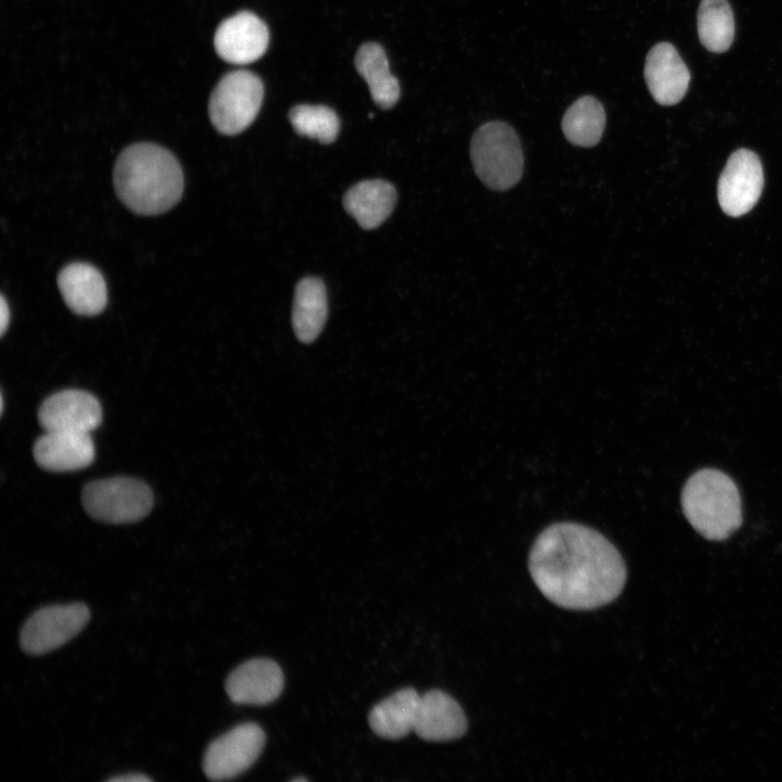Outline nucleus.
Wrapping results in <instances>:
<instances>
[{
	"label": "nucleus",
	"instance_id": "nucleus-1",
	"mask_svg": "<svg viewBox=\"0 0 782 782\" xmlns=\"http://www.w3.org/2000/svg\"><path fill=\"white\" fill-rule=\"evenodd\" d=\"M528 566L548 601L575 610L613 602L627 579L616 546L598 531L577 522H556L544 529L532 544Z\"/></svg>",
	"mask_w": 782,
	"mask_h": 782
},
{
	"label": "nucleus",
	"instance_id": "nucleus-2",
	"mask_svg": "<svg viewBox=\"0 0 782 782\" xmlns=\"http://www.w3.org/2000/svg\"><path fill=\"white\" fill-rule=\"evenodd\" d=\"M113 179L119 200L141 215L167 212L180 200L184 190L178 160L167 149L150 142L123 150L115 162Z\"/></svg>",
	"mask_w": 782,
	"mask_h": 782
},
{
	"label": "nucleus",
	"instance_id": "nucleus-3",
	"mask_svg": "<svg viewBox=\"0 0 782 782\" xmlns=\"http://www.w3.org/2000/svg\"><path fill=\"white\" fill-rule=\"evenodd\" d=\"M681 506L691 526L708 540H724L742 525L739 489L718 469L694 472L682 489Z\"/></svg>",
	"mask_w": 782,
	"mask_h": 782
},
{
	"label": "nucleus",
	"instance_id": "nucleus-4",
	"mask_svg": "<svg viewBox=\"0 0 782 782\" xmlns=\"http://www.w3.org/2000/svg\"><path fill=\"white\" fill-rule=\"evenodd\" d=\"M470 157L480 180L494 190H507L520 179L524 156L514 128L501 121L480 126L470 142Z\"/></svg>",
	"mask_w": 782,
	"mask_h": 782
},
{
	"label": "nucleus",
	"instance_id": "nucleus-5",
	"mask_svg": "<svg viewBox=\"0 0 782 782\" xmlns=\"http://www.w3.org/2000/svg\"><path fill=\"white\" fill-rule=\"evenodd\" d=\"M264 97L261 78L244 70L223 76L209 101V114L214 127L227 136L247 129L255 119Z\"/></svg>",
	"mask_w": 782,
	"mask_h": 782
},
{
	"label": "nucleus",
	"instance_id": "nucleus-6",
	"mask_svg": "<svg viewBox=\"0 0 782 782\" xmlns=\"http://www.w3.org/2000/svg\"><path fill=\"white\" fill-rule=\"evenodd\" d=\"M81 501L86 512L94 519L129 524L149 514L153 494L140 480L115 477L88 483L83 490Z\"/></svg>",
	"mask_w": 782,
	"mask_h": 782
},
{
	"label": "nucleus",
	"instance_id": "nucleus-7",
	"mask_svg": "<svg viewBox=\"0 0 782 782\" xmlns=\"http://www.w3.org/2000/svg\"><path fill=\"white\" fill-rule=\"evenodd\" d=\"M90 619L84 603L59 604L41 607L25 621L20 643L29 655H42L64 645L76 636Z\"/></svg>",
	"mask_w": 782,
	"mask_h": 782
},
{
	"label": "nucleus",
	"instance_id": "nucleus-8",
	"mask_svg": "<svg viewBox=\"0 0 782 782\" xmlns=\"http://www.w3.org/2000/svg\"><path fill=\"white\" fill-rule=\"evenodd\" d=\"M265 744L263 729L254 722L236 726L213 740L203 756V771L210 780L232 779L249 769Z\"/></svg>",
	"mask_w": 782,
	"mask_h": 782
},
{
	"label": "nucleus",
	"instance_id": "nucleus-9",
	"mask_svg": "<svg viewBox=\"0 0 782 782\" xmlns=\"http://www.w3.org/2000/svg\"><path fill=\"white\" fill-rule=\"evenodd\" d=\"M764 187V171L756 153L747 149L734 151L718 181V201L729 216L739 217L757 203Z\"/></svg>",
	"mask_w": 782,
	"mask_h": 782
},
{
	"label": "nucleus",
	"instance_id": "nucleus-10",
	"mask_svg": "<svg viewBox=\"0 0 782 782\" xmlns=\"http://www.w3.org/2000/svg\"><path fill=\"white\" fill-rule=\"evenodd\" d=\"M269 33L266 24L254 13L239 12L217 27L214 47L226 62L244 65L258 60L266 51Z\"/></svg>",
	"mask_w": 782,
	"mask_h": 782
},
{
	"label": "nucleus",
	"instance_id": "nucleus-11",
	"mask_svg": "<svg viewBox=\"0 0 782 782\" xmlns=\"http://www.w3.org/2000/svg\"><path fill=\"white\" fill-rule=\"evenodd\" d=\"M101 419L102 411L97 398L76 389L51 394L38 409V420L45 431L89 433L100 425Z\"/></svg>",
	"mask_w": 782,
	"mask_h": 782
},
{
	"label": "nucleus",
	"instance_id": "nucleus-12",
	"mask_svg": "<svg viewBox=\"0 0 782 782\" xmlns=\"http://www.w3.org/2000/svg\"><path fill=\"white\" fill-rule=\"evenodd\" d=\"M283 688V673L274 660L254 658L234 669L225 683L229 698L237 704L266 705Z\"/></svg>",
	"mask_w": 782,
	"mask_h": 782
},
{
	"label": "nucleus",
	"instance_id": "nucleus-13",
	"mask_svg": "<svg viewBox=\"0 0 782 782\" xmlns=\"http://www.w3.org/2000/svg\"><path fill=\"white\" fill-rule=\"evenodd\" d=\"M644 77L649 93L661 105H673L685 96L690 72L670 42H658L648 52Z\"/></svg>",
	"mask_w": 782,
	"mask_h": 782
},
{
	"label": "nucleus",
	"instance_id": "nucleus-14",
	"mask_svg": "<svg viewBox=\"0 0 782 782\" xmlns=\"http://www.w3.org/2000/svg\"><path fill=\"white\" fill-rule=\"evenodd\" d=\"M467 718L459 704L441 690L420 695L414 731L422 740L445 742L463 736Z\"/></svg>",
	"mask_w": 782,
	"mask_h": 782
},
{
	"label": "nucleus",
	"instance_id": "nucleus-15",
	"mask_svg": "<svg viewBox=\"0 0 782 782\" xmlns=\"http://www.w3.org/2000/svg\"><path fill=\"white\" fill-rule=\"evenodd\" d=\"M36 463L51 471H73L89 466L94 445L89 433L46 431L34 444Z\"/></svg>",
	"mask_w": 782,
	"mask_h": 782
},
{
	"label": "nucleus",
	"instance_id": "nucleus-16",
	"mask_svg": "<svg viewBox=\"0 0 782 782\" xmlns=\"http://www.w3.org/2000/svg\"><path fill=\"white\" fill-rule=\"evenodd\" d=\"M58 286L65 304L75 314L94 316L106 305L104 278L90 264L76 262L64 266L58 275Z\"/></svg>",
	"mask_w": 782,
	"mask_h": 782
},
{
	"label": "nucleus",
	"instance_id": "nucleus-17",
	"mask_svg": "<svg viewBox=\"0 0 782 782\" xmlns=\"http://www.w3.org/2000/svg\"><path fill=\"white\" fill-rule=\"evenodd\" d=\"M395 202L394 186L382 179L361 181L343 197L345 211L365 229L381 225L392 213Z\"/></svg>",
	"mask_w": 782,
	"mask_h": 782
},
{
	"label": "nucleus",
	"instance_id": "nucleus-18",
	"mask_svg": "<svg viewBox=\"0 0 782 782\" xmlns=\"http://www.w3.org/2000/svg\"><path fill=\"white\" fill-rule=\"evenodd\" d=\"M420 695L413 688L396 691L370 710L368 722L380 737L398 740L414 731Z\"/></svg>",
	"mask_w": 782,
	"mask_h": 782
},
{
	"label": "nucleus",
	"instance_id": "nucleus-19",
	"mask_svg": "<svg viewBox=\"0 0 782 782\" xmlns=\"http://www.w3.org/2000/svg\"><path fill=\"white\" fill-rule=\"evenodd\" d=\"M327 293L324 282L316 277L299 281L292 307V327L303 343L313 342L327 319Z\"/></svg>",
	"mask_w": 782,
	"mask_h": 782
},
{
	"label": "nucleus",
	"instance_id": "nucleus-20",
	"mask_svg": "<svg viewBox=\"0 0 782 782\" xmlns=\"http://www.w3.org/2000/svg\"><path fill=\"white\" fill-rule=\"evenodd\" d=\"M355 67L367 83L375 103L391 109L400 98V84L389 70L383 48L377 42H367L360 47L355 56Z\"/></svg>",
	"mask_w": 782,
	"mask_h": 782
},
{
	"label": "nucleus",
	"instance_id": "nucleus-21",
	"mask_svg": "<svg viewBox=\"0 0 782 782\" xmlns=\"http://www.w3.org/2000/svg\"><path fill=\"white\" fill-rule=\"evenodd\" d=\"M605 122L606 114L602 103L592 96H583L565 112L562 129L572 144L592 147L600 141Z\"/></svg>",
	"mask_w": 782,
	"mask_h": 782
},
{
	"label": "nucleus",
	"instance_id": "nucleus-22",
	"mask_svg": "<svg viewBox=\"0 0 782 782\" xmlns=\"http://www.w3.org/2000/svg\"><path fill=\"white\" fill-rule=\"evenodd\" d=\"M735 25L727 0H702L697 12L701 43L710 52L727 51L734 38Z\"/></svg>",
	"mask_w": 782,
	"mask_h": 782
},
{
	"label": "nucleus",
	"instance_id": "nucleus-23",
	"mask_svg": "<svg viewBox=\"0 0 782 782\" xmlns=\"http://www.w3.org/2000/svg\"><path fill=\"white\" fill-rule=\"evenodd\" d=\"M289 119L297 134L324 144L333 142L340 129L337 113L326 105H297L290 110Z\"/></svg>",
	"mask_w": 782,
	"mask_h": 782
},
{
	"label": "nucleus",
	"instance_id": "nucleus-24",
	"mask_svg": "<svg viewBox=\"0 0 782 782\" xmlns=\"http://www.w3.org/2000/svg\"><path fill=\"white\" fill-rule=\"evenodd\" d=\"M108 781H111V782H147V781H152V779L142 773H127L124 775L112 777V778L108 779Z\"/></svg>",
	"mask_w": 782,
	"mask_h": 782
},
{
	"label": "nucleus",
	"instance_id": "nucleus-25",
	"mask_svg": "<svg viewBox=\"0 0 782 782\" xmlns=\"http://www.w3.org/2000/svg\"><path fill=\"white\" fill-rule=\"evenodd\" d=\"M10 321V310L8 306V303L5 301V298L1 295V302H0V330L1 336H3L7 331V328L9 326Z\"/></svg>",
	"mask_w": 782,
	"mask_h": 782
},
{
	"label": "nucleus",
	"instance_id": "nucleus-26",
	"mask_svg": "<svg viewBox=\"0 0 782 782\" xmlns=\"http://www.w3.org/2000/svg\"><path fill=\"white\" fill-rule=\"evenodd\" d=\"M291 781L298 782V781H306L304 777L301 778H293Z\"/></svg>",
	"mask_w": 782,
	"mask_h": 782
}]
</instances>
